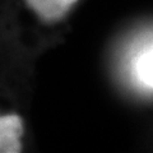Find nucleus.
Instances as JSON below:
<instances>
[{"mask_svg": "<svg viewBox=\"0 0 153 153\" xmlns=\"http://www.w3.org/2000/svg\"><path fill=\"white\" fill-rule=\"evenodd\" d=\"M25 124L21 116L8 114L0 116V153H19Z\"/></svg>", "mask_w": 153, "mask_h": 153, "instance_id": "obj_1", "label": "nucleus"}, {"mask_svg": "<svg viewBox=\"0 0 153 153\" xmlns=\"http://www.w3.org/2000/svg\"><path fill=\"white\" fill-rule=\"evenodd\" d=\"M79 0H25L26 5L46 23L61 21Z\"/></svg>", "mask_w": 153, "mask_h": 153, "instance_id": "obj_2", "label": "nucleus"}, {"mask_svg": "<svg viewBox=\"0 0 153 153\" xmlns=\"http://www.w3.org/2000/svg\"><path fill=\"white\" fill-rule=\"evenodd\" d=\"M138 71L144 83L153 88V45L148 49V52H146L139 59Z\"/></svg>", "mask_w": 153, "mask_h": 153, "instance_id": "obj_3", "label": "nucleus"}]
</instances>
